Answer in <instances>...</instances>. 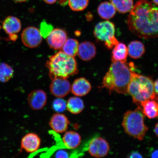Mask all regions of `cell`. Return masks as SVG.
I'll return each instance as SVG.
<instances>
[{"mask_svg": "<svg viewBox=\"0 0 158 158\" xmlns=\"http://www.w3.org/2000/svg\"><path fill=\"white\" fill-rule=\"evenodd\" d=\"M127 23L130 30L138 37H158V7L146 0L138 2L128 16Z\"/></svg>", "mask_w": 158, "mask_h": 158, "instance_id": "cell-1", "label": "cell"}, {"mask_svg": "<svg viewBox=\"0 0 158 158\" xmlns=\"http://www.w3.org/2000/svg\"><path fill=\"white\" fill-rule=\"evenodd\" d=\"M108 72L102 81V88H106L110 92L115 91L118 94H128V88L132 77L133 63L112 62Z\"/></svg>", "mask_w": 158, "mask_h": 158, "instance_id": "cell-2", "label": "cell"}, {"mask_svg": "<svg viewBox=\"0 0 158 158\" xmlns=\"http://www.w3.org/2000/svg\"><path fill=\"white\" fill-rule=\"evenodd\" d=\"M46 65L49 69L51 80L56 77L68 78L78 72L77 64L74 57L69 56L62 51L49 57Z\"/></svg>", "mask_w": 158, "mask_h": 158, "instance_id": "cell-3", "label": "cell"}, {"mask_svg": "<svg viewBox=\"0 0 158 158\" xmlns=\"http://www.w3.org/2000/svg\"><path fill=\"white\" fill-rule=\"evenodd\" d=\"M128 94L132 97L133 102L138 106L148 100H158L154 92L152 80L149 77L136 73L134 71L128 85Z\"/></svg>", "mask_w": 158, "mask_h": 158, "instance_id": "cell-4", "label": "cell"}, {"mask_svg": "<svg viewBox=\"0 0 158 158\" xmlns=\"http://www.w3.org/2000/svg\"><path fill=\"white\" fill-rule=\"evenodd\" d=\"M145 116L143 109L140 107L126 112L122 123L124 131L131 137L142 141L148 130L144 123Z\"/></svg>", "mask_w": 158, "mask_h": 158, "instance_id": "cell-5", "label": "cell"}, {"mask_svg": "<svg viewBox=\"0 0 158 158\" xmlns=\"http://www.w3.org/2000/svg\"><path fill=\"white\" fill-rule=\"evenodd\" d=\"M22 41L25 46L29 48H35L42 42L43 37L40 31L36 27H26L21 33Z\"/></svg>", "mask_w": 158, "mask_h": 158, "instance_id": "cell-6", "label": "cell"}, {"mask_svg": "<svg viewBox=\"0 0 158 158\" xmlns=\"http://www.w3.org/2000/svg\"><path fill=\"white\" fill-rule=\"evenodd\" d=\"M110 149V146L107 141L101 137L93 138L88 145L89 153L92 156L97 158L106 156Z\"/></svg>", "mask_w": 158, "mask_h": 158, "instance_id": "cell-7", "label": "cell"}, {"mask_svg": "<svg viewBox=\"0 0 158 158\" xmlns=\"http://www.w3.org/2000/svg\"><path fill=\"white\" fill-rule=\"evenodd\" d=\"M115 27L114 23L108 21L101 22L95 27L94 35L100 41H106L114 36Z\"/></svg>", "mask_w": 158, "mask_h": 158, "instance_id": "cell-8", "label": "cell"}, {"mask_svg": "<svg viewBox=\"0 0 158 158\" xmlns=\"http://www.w3.org/2000/svg\"><path fill=\"white\" fill-rule=\"evenodd\" d=\"M71 88V84L67 78L61 77L52 79L50 85L51 93L57 98H63L68 95Z\"/></svg>", "mask_w": 158, "mask_h": 158, "instance_id": "cell-9", "label": "cell"}, {"mask_svg": "<svg viewBox=\"0 0 158 158\" xmlns=\"http://www.w3.org/2000/svg\"><path fill=\"white\" fill-rule=\"evenodd\" d=\"M66 31L64 30L55 29L47 37V42L51 48L54 50L60 49L68 39Z\"/></svg>", "mask_w": 158, "mask_h": 158, "instance_id": "cell-10", "label": "cell"}, {"mask_svg": "<svg viewBox=\"0 0 158 158\" xmlns=\"http://www.w3.org/2000/svg\"><path fill=\"white\" fill-rule=\"evenodd\" d=\"M41 140L38 135L35 133L26 134L21 139V149L24 150L27 153L36 152L40 147Z\"/></svg>", "mask_w": 158, "mask_h": 158, "instance_id": "cell-11", "label": "cell"}, {"mask_svg": "<svg viewBox=\"0 0 158 158\" xmlns=\"http://www.w3.org/2000/svg\"><path fill=\"white\" fill-rule=\"evenodd\" d=\"M46 93L42 90H36L30 93L27 98L29 106L33 110L42 109L46 105L47 102Z\"/></svg>", "mask_w": 158, "mask_h": 158, "instance_id": "cell-12", "label": "cell"}, {"mask_svg": "<svg viewBox=\"0 0 158 158\" xmlns=\"http://www.w3.org/2000/svg\"><path fill=\"white\" fill-rule=\"evenodd\" d=\"M3 28L5 32L9 35L11 40L15 41L17 38V33H19L21 29L20 21L17 17L10 16L4 21Z\"/></svg>", "mask_w": 158, "mask_h": 158, "instance_id": "cell-13", "label": "cell"}, {"mask_svg": "<svg viewBox=\"0 0 158 158\" xmlns=\"http://www.w3.org/2000/svg\"><path fill=\"white\" fill-rule=\"evenodd\" d=\"M70 122L64 114L57 113L53 114L49 122L50 127L59 133H62L68 130Z\"/></svg>", "mask_w": 158, "mask_h": 158, "instance_id": "cell-14", "label": "cell"}, {"mask_svg": "<svg viewBox=\"0 0 158 158\" xmlns=\"http://www.w3.org/2000/svg\"><path fill=\"white\" fill-rule=\"evenodd\" d=\"M92 89L91 85L85 78L76 79L71 86V91L74 95L82 97L86 95Z\"/></svg>", "mask_w": 158, "mask_h": 158, "instance_id": "cell-15", "label": "cell"}, {"mask_svg": "<svg viewBox=\"0 0 158 158\" xmlns=\"http://www.w3.org/2000/svg\"><path fill=\"white\" fill-rule=\"evenodd\" d=\"M96 53V47L92 43L84 41L79 44L77 55L82 60L88 61L91 60L95 56Z\"/></svg>", "mask_w": 158, "mask_h": 158, "instance_id": "cell-16", "label": "cell"}, {"mask_svg": "<svg viewBox=\"0 0 158 158\" xmlns=\"http://www.w3.org/2000/svg\"><path fill=\"white\" fill-rule=\"evenodd\" d=\"M62 140L65 147L69 149H73L80 146L81 142V137L77 132L69 131L65 133Z\"/></svg>", "mask_w": 158, "mask_h": 158, "instance_id": "cell-17", "label": "cell"}, {"mask_svg": "<svg viewBox=\"0 0 158 158\" xmlns=\"http://www.w3.org/2000/svg\"><path fill=\"white\" fill-rule=\"evenodd\" d=\"M143 112L145 116L149 118L158 117V100H150L142 102Z\"/></svg>", "mask_w": 158, "mask_h": 158, "instance_id": "cell-18", "label": "cell"}, {"mask_svg": "<svg viewBox=\"0 0 158 158\" xmlns=\"http://www.w3.org/2000/svg\"><path fill=\"white\" fill-rule=\"evenodd\" d=\"M116 9L112 3L105 2L100 3L98 8V15L102 19H109L115 15Z\"/></svg>", "mask_w": 158, "mask_h": 158, "instance_id": "cell-19", "label": "cell"}, {"mask_svg": "<svg viewBox=\"0 0 158 158\" xmlns=\"http://www.w3.org/2000/svg\"><path fill=\"white\" fill-rule=\"evenodd\" d=\"M128 54V49L126 45L123 43H118L112 51V62H126Z\"/></svg>", "mask_w": 158, "mask_h": 158, "instance_id": "cell-20", "label": "cell"}, {"mask_svg": "<svg viewBox=\"0 0 158 158\" xmlns=\"http://www.w3.org/2000/svg\"><path fill=\"white\" fill-rule=\"evenodd\" d=\"M84 108V102L79 97H72L69 98L67 102V109L72 114H80Z\"/></svg>", "mask_w": 158, "mask_h": 158, "instance_id": "cell-21", "label": "cell"}, {"mask_svg": "<svg viewBox=\"0 0 158 158\" xmlns=\"http://www.w3.org/2000/svg\"><path fill=\"white\" fill-rule=\"evenodd\" d=\"M128 52L131 58L137 59L141 57L145 52V48L143 43L138 41H131L128 46Z\"/></svg>", "mask_w": 158, "mask_h": 158, "instance_id": "cell-22", "label": "cell"}, {"mask_svg": "<svg viewBox=\"0 0 158 158\" xmlns=\"http://www.w3.org/2000/svg\"><path fill=\"white\" fill-rule=\"evenodd\" d=\"M79 46V42L77 40L68 39L63 45L62 51L69 56L74 57L77 55Z\"/></svg>", "mask_w": 158, "mask_h": 158, "instance_id": "cell-23", "label": "cell"}, {"mask_svg": "<svg viewBox=\"0 0 158 158\" xmlns=\"http://www.w3.org/2000/svg\"><path fill=\"white\" fill-rule=\"evenodd\" d=\"M116 10L124 13L131 10L133 7V0H110Z\"/></svg>", "mask_w": 158, "mask_h": 158, "instance_id": "cell-24", "label": "cell"}, {"mask_svg": "<svg viewBox=\"0 0 158 158\" xmlns=\"http://www.w3.org/2000/svg\"><path fill=\"white\" fill-rule=\"evenodd\" d=\"M14 70L12 68L5 63L0 64V82L5 83L13 77Z\"/></svg>", "mask_w": 158, "mask_h": 158, "instance_id": "cell-25", "label": "cell"}, {"mask_svg": "<svg viewBox=\"0 0 158 158\" xmlns=\"http://www.w3.org/2000/svg\"><path fill=\"white\" fill-rule=\"evenodd\" d=\"M69 7L74 11L84 10L88 6L89 0H68Z\"/></svg>", "mask_w": 158, "mask_h": 158, "instance_id": "cell-26", "label": "cell"}, {"mask_svg": "<svg viewBox=\"0 0 158 158\" xmlns=\"http://www.w3.org/2000/svg\"><path fill=\"white\" fill-rule=\"evenodd\" d=\"M52 108L57 113H61L67 109V102L62 98L55 99L52 103Z\"/></svg>", "mask_w": 158, "mask_h": 158, "instance_id": "cell-27", "label": "cell"}, {"mask_svg": "<svg viewBox=\"0 0 158 158\" xmlns=\"http://www.w3.org/2000/svg\"><path fill=\"white\" fill-rule=\"evenodd\" d=\"M53 30L52 25L45 21H43L40 26V34L43 37L46 38Z\"/></svg>", "mask_w": 158, "mask_h": 158, "instance_id": "cell-28", "label": "cell"}, {"mask_svg": "<svg viewBox=\"0 0 158 158\" xmlns=\"http://www.w3.org/2000/svg\"><path fill=\"white\" fill-rule=\"evenodd\" d=\"M118 43V41L114 36L105 42V44L109 49H111L114 48Z\"/></svg>", "mask_w": 158, "mask_h": 158, "instance_id": "cell-29", "label": "cell"}, {"mask_svg": "<svg viewBox=\"0 0 158 158\" xmlns=\"http://www.w3.org/2000/svg\"><path fill=\"white\" fill-rule=\"evenodd\" d=\"M68 153L64 150L59 151L55 155V156L57 158H68Z\"/></svg>", "mask_w": 158, "mask_h": 158, "instance_id": "cell-30", "label": "cell"}, {"mask_svg": "<svg viewBox=\"0 0 158 158\" xmlns=\"http://www.w3.org/2000/svg\"><path fill=\"white\" fill-rule=\"evenodd\" d=\"M127 157L128 158H143V156L141 153L137 151H133L129 154Z\"/></svg>", "mask_w": 158, "mask_h": 158, "instance_id": "cell-31", "label": "cell"}, {"mask_svg": "<svg viewBox=\"0 0 158 158\" xmlns=\"http://www.w3.org/2000/svg\"><path fill=\"white\" fill-rule=\"evenodd\" d=\"M154 90L156 94L158 95V79L154 82Z\"/></svg>", "mask_w": 158, "mask_h": 158, "instance_id": "cell-32", "label": "cell"}, {"mask_svg": "<svg viewBox=\"0 0 158 158\" xmlns=\"http://www.w3.org/2000/svg\"><path fill=\"white\" fill-rule=\"evenodd\" d=\"M151 156L152 158H158V149L154 151L152 153Z\"/></svg>", "mask_w": 158, "mask_h": 158, "instance_id": "cell-33", "label": "cell"}, {"mask_svg": "<svg viewBox=\"0 0 158 158\" xmlns=\"http://www.w3.org/2000/svg\"><path fill=\"white\" fill-rule=\"evenodd\" d=\"M57 0H44L45 3L49 4H53L56 2Z\"/></svg>", "mask_w": 158, "mask_h": 158, "instance_id": "cell-34", "label": "cell"}, {"mask_svg": "<svg viewBox=\"0 0 158 158\" xmlns=\"http://www.w3.org/2000/svg\"><path fill=\"white\" fill-rule=\"evenodd\" d=\"M154 131H155L156 135L158 137V122L155 126V129H154Z\"/></svg>", "mask_w": 158, "mask_h": 158, "instance_id": "cell-35", "label": "cell"}, {"mask_svg": "<svg viewBox=\"0 0 158 158\" xmlns=\"http://www.w3.org/2000/svg\"><path fill=\"white\" fill-rule=\"evenodd\" d=\"M15 2H23L27 1V0H14Z\"/></svg>", "mask_w": 158, "mask_h": 158, "instance_id": "cell-36", "label": "cell"}, {"mask_svg": "<svg viewBox=\"0 0 158 158\" xmlns=\"http://www.w3.org/2000/svg\"><path fill=\"white\" fill-rule=\"evenodd\" d=\"M154 3L158 5V0H153Z\"/></svg>", "mask_w": 158, "mask_h": 158, "instance_id": "cell-37", "label": "cell"}]
</instances>
